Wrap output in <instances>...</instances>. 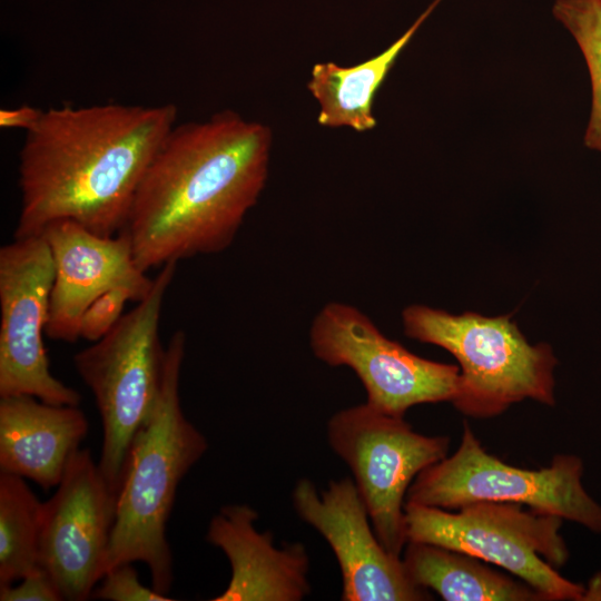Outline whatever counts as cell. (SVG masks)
Segmentation results:
<instances>
[{"label": "cell", "mask_w": 601, "mask_h": 601, "mask_svg": "<svg viewBox=\"0 0 601 601\" xmlns=\"http://www.w3.org/2000/svg\"><path fill=\"white\" fill-rule=\"evenodd\" d=\"M270 129L234 111L175 125L135 194L124 231L138 266L226 249L266 184Z\"/></svg>", "instance_id": "cell-1"}, {"label": "cell", "mask_w": 601, "mask_h": 601, "mask_svg": "<svg viewBox=\"0 0 601 601\" xmlns=\"http://www.w3.org/2000/svg\"><path fill=\"white\" fill-rule=\"evenodd\" d=\"M174 104H102L43 110L19 156L20 211L14 238L59 219L110 237L127 221L138 186L176 125Z\"/></svg>", "instance_id": "cell-2"}, {"label": "cell", "mask_w": 601, "mask_h": 601, "mask_svg": "<svg viewBox=\"0 0 601 601\" xmlns=\"http://www.w3.org/2000/svg\"><path fill=\"white\" fill-rule=\"evenodd\" d=\"M185 349L186 335L177 331L166 346L155 408L134 436L127 454L104 572L121 563L142 562L150 571L151 587L165 595L174 581L166 528L177 487L208 447L206 437L180 405Z\"/></svg>", "instance_id": "cell-3"}, {"label": "cell", "mask_w": 601, "mask_h": 601, "mask_svg": "<svg viewBox=\"0 0 601 601\" xmlns=\"http://www.w3.org/2000/svg\"><path fill=\"white\" fill-rule=\"evenodd\" d=\"M402 318L406 336L437 345L459 362L452 404L464 415L493 417L528 398L554 405L556 357L550 345L530 344L510 316L452 315L412 305Z\"/></svg>", "instance_id": "cell-4"}, {"label": "cell", "mask_w": 601, "mask_h": 601, "mask_svg": "<svg viewBox=\"0 0 601 601\" xmlns=\"http://www.w3.org/2000/svg\"><path fill=\"white\" fill-rule=\"evenodd\" d=\"M176 267L177 263L160 267L148 295L107 335L73 356L75 368L100 414L98 464L117 493L132 439L151 415L160 393L166 347L160 344L159 322Z\"/></svg>", "instance_id": "cell-5"}, {"label": "cell", "mask_w": 601, "mask_h": 601, "mask_svg": "<svg viewBox=\"0 0 601 601\" xmlns=\"http://www.w3.org/2000/svg\"><path fill=\"white\" fill-rule=\"evenodd\" d=\"M407 541L473 555L523 580L549 601H582L585 587L556 569L569 560L563 519L522 504L474 502L457 510L405 503Z\"/></svg>", "instance_id": "cell-6"}, {"label": "cell", "mask_w": 601, "mask_h": 601, "mask_svg": "<svg viewBox=\"0 0 601 601\" xmlns=\"http://www.w3.org/2000/svg\"><path fill=\"white\" fill-rule=\"evenodd\" d=\"M583 472L575 454H556L538 470L512 466L486 452L464 422L456 451L418 473L405 503L444 510L482 501L518 503L601 534V504L584 489Z\"/></svg>", "instance_id": "cell-7"}, {"label": "cell", "mask_w": 601, "mask_h": 601, "mask_svg": "<svg viewBox=\"0 0 601 601\" xmlns=\"http://www.w3.org/2000/svg\"><path fill=\"white\" fill-rule=\"evenodd\" d=\"M327 439L352 470L380 542L402 556L408 487L420 472L447 456L450 437L420 434L403 417L365 403L335 413L327 423Z\"/></svg>", "instance_id": "cell-8"}, {"label": "cell", "mask_w": 601, "mask_h": 601, "mask_svg": "<svg viewBox=\"0 0 601 601\" xmlns=\"http://www.w3.org/2000/svg\"><path fill=\"white\" fill-rule=\"evenodd\" d=\"M314 355L329 366L354 371L367 394V404L385 414L404 417L417 404L453 402L460 367L420 357L387 338L355 306L327 303L309 331Z\"/></svg>", "instance_id": "cell-9"}, {"label": "cell", "mask_w": 601, "mask_h": 601, "mask_svg": "<svg viewBox=\"0 0 601 601\" xmlns=\"http://www.w3.org/2000/svg\"><path fill=\"white\" fill-rule=\"evenodd\" d=\"M55 265L42 234L0 248V397L30 395L79 405L81 395L50 371L43 336Z\"/></svg>", "instance_id": "cell-10"}, {"label": "cell", "mask_w": 601, "mask_h": 601, "mask_svg": "<svg viewBox=\"0 0 601 601\" xmlns=\"http://www.w3.org/2000/svg\"><path fill=\"white\" fill-rule=\"evenodd\" d=\"M117 494L90 451L79 449L43 502L39 564L65 600H87L104 575Z\"/></svg>", "instance_id": "cell-11"}, {"label": "cell", "mask_w": 601, "mask_h": 601, "mask_svg": "<svg viewBox=\"0 0 601 601\" xmlns=\"http://www.w3.org/2000/svg\"><path fill=\"white\" fill-rule=\"evenodd\" d=\"M293 504L300 519L332 548L342 572L343 601L433 599L428 590L410 579L402 556L390 553L380 542L349 477L332 481L319 492L311 480L300 479L293 491Z\"/></svg>", "instance_id": "cell-12"}, {"label": "cell", "mask_w": 601, "mask_h": 601, "mask_svg": "<svg viewBox=\"0 0 601 601\" xmlns=\"http://www.w3.org/2000/svg\"><path fill=\"white\" fill-rule=\"evenodd\" d=\"M41 234L55 265L46 327V336L51 339L78 341L83 313L108 290L125 288L137 303L150 292L154 278L136 263L124 231L105 237L73 220L59 219L47 225Z\"/></svg>", "instance_id": "cell-13"}, {"label": "cell", "mask_w": 601, "mask_h": 601, "mask_svg": "<svg viewBox=\"0 0 601 601\" xmlns=\"http://www.w3.org/2000/svg\"><path fill=\"white\" fill-rule=\"evenodd\" d=\"M257 512L246 504L223 506L211 518L206 539L231 566L230 581L213 601H299L309 594V559L300 543L274 545L269 532L255 528Z\"/></svg>", "instance_id": "cell-14"}, {"label": "cell", "mask_w": 601, "mask_h": 601, "mask_svg": "<svg viewBox=\"0 0 601 601\" xmlns=\"http://www.w3.org/2000/svg\"><path fill=\"white\" fill-rule=\"evenodd\" d=\"M79 405L46 403L30 395L0 397V472L57 487L88 433Z\"/></svg>", "instance_id": "cell-15"}, {"label": "cell", "mask_w": 601, "mask_h": 601, "mask_svg": "<svg viewBox=\"0 0 601 601\" xmlns=\"http://www.w3.org/2000/svg\"><path fill=\"white\" fill-rule=\"evenodd\" d=\"M402 561L416 585L435 591L445 601H549L511 573L442 545L407 541Z\"/></svg>", "instance_id": "cell-16"}, {"label": "cell", "mask_w": 601, "mask_h": 601, "mask_svg": "<svg viewBox=\"0 0 601 601\" xmlns=\"http://www.w3.org/2000/svg\"><path fill=\"white\" fill-rule=\"evenodd\" d=\"M435 0L418 19L383 52L351 67L335 62L314 65L307 88L318 102L317 121L324 127H348L358 132L373 129L374 97L398 55L440 3Z\"/></svg>", "instance_id": "cell-17"}, {"label": "cell", "mask_w": 601, "mask_h": 601, "mask_svg": "<svg viewBox=\"0 0 601 601\" xmlns=\"http://www.w3.org/2000/svg\"><path fill=\"white\" fill-rule=\"evenodd\" d=\"M42 508L23 477L0 472V588L40 566Z\"/></svg>", "instance_id": "cell-18"}, {"label": "cell", "mask_w": 601, "mask_h": 601, "mask_svg": "<svg viewBox=\"0 0 601 601\" xmlns=\"http://www.w3.org/2000/svg\"><path fill=\"white\" fill-rule=\"evenodd\" d=\"M552 13L572 35L584 57L592 90L584 144L601 152V0H555Z\"/></svg>", "instance_id": "cell-19"}, {"label": "cell", "mask_w": 601, "mask_h": 601, "mask_svg": "<svg viewBox=\"0 0 601 601\" xmlns=\"http://www.w3.org/2000/svg\"><path fill=\"white\" fill-rule=\"evenodd\" d=\"M92 598L109 601H171L152 587L147 588L138 578L131 563H121L109 569L101 578Z\"/></svg>", "instance_id": "cell-20"}, {"label": "cell", "mask_w": 601, "mask_h": 601, "mask_svg": "<svg viewBox=\"0 0 601 601\" xmlns=\"http://www.w3.org/2000/svg\"><path fill=\"white\" fill-rule=\"evenodd\" d=\"M132 294L125 288H115L97 297L86 309L80 322V338L97 342L107 335L122 316Z\"/></svg>", "instance_id": "cell-21"}, {"label": "cell", "mask_w": 601, "mask_h": 601, "mask_svg": "<svg viewBox=\"0 0 601 601\" xmlns=\"http://www.w3.org/2000/svg\"><path fill=\"white\" fill-rule=\"evenodd\" d=\"M1 601H60L63 595L52 577L41 566L17 585L0 588Z\"/></svg>", "instance_id": "cell-22"}, {"label": "cell", "mask_w": 601, "mask_h": 601, "mask_svg": "<svg viewBox=\"0 0 601 601\" xmlns=\"http://www.w3.org/2000/svg\"><path fill=\"white\" fill-rule=\"evenodd\" d=\"M43 110L22 105L0 110V127L4 129H31L41 118Z\"/></svg>", "instance_id": "cell-23"}, {"label": "cell", "mask_w": 601, "mask_h": 601, "mask_svg": "<svg viewBox=\"0 0 601 601\" xmlns=\"http://www.w3.org/2000/svg\"><path fill=\"white\" fill-rule=\"evenodd\" d=\"M584 587L582 601H601V572L591 577Z\"/></svg>", "instance_id": "cell-24"}]
</instances>
